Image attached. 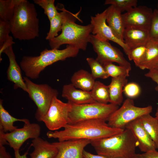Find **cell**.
<instances>
[{"label": "cell", "instance_id": "obj_29", "mask_svg": "<svg viewBox=\"0 0 158 158\" xmlns=\"http://www.w3.org/2000/svg\"><path fill=\"white\" fill-rule=\"evenodd\" d=\"M49 21L50 29L46 37V40L48 41L57 37L59 35V32L61 31L63 23L62 12H59Z\"/></svg>", "mask_w": 158, "mask_h": 158}, {"label": "cell", "instance_id": "obj_20", "mask_svg": "<svg viewBox=\"0 0 158 158\" xmlns=\"http://www.w3.org/2000/svg\"><path fill=\"white\" fill-rule=\"evenodd\" d=\"M31 146L34 148L30 154V158H54L58 150L52 143L38 137L33 139Z\"/></svg>", "mask_w": 158, "mask_h": 158}, {"label": "cell", "instance_id": "obj_36", "mask_svg": "<svg viewBox=\"0 0 158 158\" xmlns=\"http://www.w3.org/2000/svg\"><path fill=\"white\" fill-rule=\"evenodd\" d=\"M11 32L9 21L0 20V46L7 39Z\"/></svg>", "mask_w": 158, "mask_h": 158}, {"label": "cell", "instance_id": "obj_11", "mask_svg": "<svg viewBox=\"0 0 158 158\" xmlns=\"http://www.w3.org/2000/svg\"><path fill=\"white\" fill-rule=\"evenodd\" d=\"M89 42L97 54L96 59L102 64L109 62H116L119 66L131 70L130 63L125 58L123 54L117 48L112 46L108 41L100 40L91 34Z\"/></svg>", "mask_w": 158, "mask_h": 158}, {"label": "cell", "instance_id": "obj_13", "mask_svg": "<svg viewBox=\"0 0 158 158\" xmlns=\"http://www.w3.org/2000/svg\"><path fill=\"white\" fill-rule=\"evenodd\" d=\"M153 11L151 8L145 6L132 8L122 14L125 28L133 27L148 30Z\"/></svg>", "mask_w": 158, "mask_h": 158}, {"label": "cell", "instance_id": "obj_2", "mask_svg": "<svg viewBox=\"0 0 158 158\" xmlns=\"http://www.w3.org/2000/svg\"><path fill=\"white\" fill-rule=\"evenodd\" d=\"M62 11L63 23L61 34L49 41L51 49H59L63 44L72 46L78 49L85 50L89 42L93 27L91 24L82 25L76 23L80 11L73 14L64 7L57 9Z\"/></svg>", "mask_w": 158, "mask_h": 158}, {"label": "cell", "instance_id": "obj_19", "mask_svg": "<svg viewBox=\"0 0 158 158\" xmlns=\"http://www.w3.org/2000/svg\"><path fill=\"white\" fill-rule=\"evenodd\" d=\"M124 43L130 49L146 44L150 39L148 30L128 27L125 28L123 34Z\"/></svg>", "mask_w": 158, "mask_h": 158}, {"label": "cell", "instance_id": "obj_4", "mask_svg": "<svg viewBox=\"0 0 158 158\" xmlns=\"http://www.w3.org/2000/svg\"><path fill=\"white\" fill-rule=\"evenodd\" d=\"M13 37L20 40H29L39 36V20L34 4L23 1L15 8L9 21Z\"/></svg>", "mask_w": 158, "mask_h": 158}, {"label": "cell", "instance_id": "obj_44", "mask_svg": "<svg viewBox=\"0 0 158 158\" xmlns=\"http://www.w3.org/2000/svg\"><path fill=\"white\" fill-rule=\"evenodd\" d=\"M154 69L158 71V64L156 66V67Z\"/></svg>", "mask_w": 158, "mask_h": 158}, {"label": "cell", "instance_id": "obj_34", "mask_svg": "<svg viewBox=\"0 0 158 158\" xmlns=\"http://www.w3.org/2000/svg\"><path fill=\"white\" fill-rule=\"evenodd\" d=\"M148 32L150 38L158 40V10L157 9L153 11Z\"/></svg>", "mask_w": 158, "mask_h": 158}, {"label": "cell", "instance_id": "obj_16", "mask_svg": "<svg viewBox=\"0 0 158 158\" xmlns=\"http://www.w3.org/2000/svg\"><path fill=\"white\" fill-rule=\"evenodd\" d=\"M7 56L9 62L7 71L8 79L14 83V89L19 88L27 92V89L23 78H22L21 69L17 63L12 45H10L3 51Z\"/></svg>", "mask_w": 158, "mask_h": 158}, {"label": "cell", "instance_id": "obj_45", "mask_svg": "<svg viewBox=\"0 0 158 158\" xmlns=\"http://www.w3.org/2000/svg\"><path fill=\"white\" fill-rule=\"evenodd\" d=\"M157 10H158V4H157Z\"/></svg>", "mask_w": 158, "mask_h": 158}, {"label": "cell", "instance_id": "obj_26", "mask_svg": "<svg viewBox=\"0 0 158 158\" xmlns=\"http://www.w3.org/2000/svg\"><path fill=\"white\" fill-rule=\"evenodd\" d=\"M94 99L97 102L108 104L109 102V87L98 81H95L90 91Z\"/></svg>", "mask_w": 158, "mask_h": 158}, {"label": "cell", "instance_id": "obj_6", "mask_svg": "<svg viewBox=\"0 0 158 158\" xmlns=\"http://www.w3.org/2000/svg\"><path fill=\"white\" fill-rule=\"evenodd\" d=\"M71 104L72 109L68 115V124L93 119L106 121L119 108L118 106L112 104H103L97 102L80 105Z\"/></svg>", "mask_w": 158, "mask_h": 158}, {"label": "cell", "instance_id": "obj_10", "mask_svg": "<svg viewBox=\"0 0 158 158\" xmlns=\"http://www.w3.org/2000/svg\"><path fill=\"white\" fill-rule=\"evenodd\" d=\"M24 123L22 128H17L12 132L6 133L0 126V145L8 144L14 150H19L26 140L39 137L41 128L38 124L31 123L29 120Z\"/></svg>", "mask_w": 158, "mask_h": 158}, {"label": "cell", "instance_id": "obj_24", "mask_svg": "<svg viewBox=\"0 0 158 158\" xmlns=\"http://www.w3.org/2000/svg\"><path fill=\"white\" fill-rule=\"evenodd\" d=\"M139 119L158 149V118L148 114L141 116Z\"/></svg>", "mask_w": 158, "mask_h": 158}, {"label": "cell", "instance_id": "obj_22", "mask_svg": "<svg viewBox=\"0 0 158 158\" xmlns=\"http://www.w3.org/2000/svg\"><path fill=\"white\" fill-rule=\"evenodd\" d=\"M146 48L145 57L139 67L143 70L154 69L158 64V40L150 38Z\"/></svg>", "mask_w": 158, "mask_h": 158}, {"label": "cell", "instance_id": "obj_21", "mask_svg": "<svg viewBox=\"0 0 158 158\" xmlns=\"http://www.w3.org/2000/svg\"><path fill=\"white\" fill-rule=\"evenodd\" d=\"M126 78L124 76H119L111 78V82L108 85L110 103L119 106L123 102V88L128 83Z\"/></svg>", "mask_w": 158, "mask_h": 158}, {"label": "cell", "instance_id": "obj_32", "mask_svg": "<svg viewBox=\"0 0 158 158\" xmlns=\"http://www.w3.org/2000/svg\"><path fill=\"white\" fill-rule=\"evenodd\" d=\"M146 48V44L130 49L128 56L129 60L133 61L136 66L139 67L144 59Z\"/></svg>", "mask_w": 158, "mask_h": 158}, {"label": "cell", "instance_id": "obj_8", "mask_svg": "<svg viewBox=\"0 0 158 158\" xmlns=\"http://www.w3.org/2000/svg\"><path fill=\"white\" fill-rule=\"evenodd\" d=\"M23 79L27 93L37 107L35 117L45 115L54 97H57L58 91L47 84L35 83L26 76L24 77Z\"/></svg>", "mask_w": 158, "mask_h": 158}, {"label": "cell", "instance_id": "obj_30", "mask_svg": "<svg viewBox=\"0 0 158 158\" xmlns=\"http://www.w3.org/2000/svg\"><path fill=\"white\" fill-rule=\"evenodd\" d=\"M86 60L91 69V74L95 79L97 78L105 79L109 77L103 65L96 59L88 57Z\"/></svg>", "mask_w": 158, "mask_h": 158}, {"label": "cell", "instance_id": "obj_41", "mask_svg": "<svg viewBox=\"0 0 158 158\" xmlns=\"http://www.w3.org/2000/svg\"><path fill=\"white\" fill-rule=\"evenodd\" d=\"M0 158H12L4 145H0Z\"/></svg>", "mask_w": 158, "mask_h": 158}, {"label": "cell", "instance_id": "obj_9", "mask_svg": "<svg viewBox=\"0 0 158 158\" xmlns=\"http://www.w3.org/2000/svg\"><path fill=\"white\" fill-rule=\"evenodd\" d=\"M57 97L53 99L49 109L44 116L35 117L39 121H42L51 131L64 128L68 123V115L72 109V104L65 103Z\"/></svg>", "mask_w": 158, "mask_h": 158}, {"label": "cell", "instance_id": "obj_3", "mask_svg": "<svg viewBox=\"0 0 158 158\" xmlns=\"http://www.w3.org/2000/svg\"><path fill=\"white\" fill-rule=\"evenodd\" d=\"M97 154L110 158H132L138 143L130 130L108 137L91 141Z\"/></svg>", "mask_w": 158, "mask_h": 158}, {"label": "cell", "instance_id": "obj_39", "mask_svg": "<svg viewBox=\"0 0 158 158\" xmlns=\"http://www.w3.org/2000/svg\"><path fill=\"white\" fill-rule=\"evenodd\" d=\"M15 44L14 42L13 41V39L12 37L10 36L0 46V61L2 60V59L1 57L2 54L4 51L10 45Z\"/></svg>", "mask_w": 158, "mask_h": 158}, {"label": "cell", "instance_id": "obj_12", "mask_svg": "<svg viewBox=\"0 0 158 158\" xmlns=\"http://www.w3.org/2000/svg\"><path fill=\"white\" fill-rule=\"evenodd\" d=\"M90 24L93 27V35L100 40L111 41L117 44L123 48L128 56L129 49L123 42L115 36L106 23L105 10L94 16H91Z\"/></svg>", "mask_w": 158, "mask_h": 158}, {"label": "cell", "instance_id": "obj_38", "mask_svg": "<svg viewBox=\"0 0 158 158\" xmlns=\"http://www.w3.org/2000/svg\"><path fill=\"white\" fill-rule=\"evenodd\" d=\"M145 76L150 78L156 83L157 85L155 90L158 92V71L154 69L149 70V71L145 74Z\"/></svg>", "mask_w": 158, "mask_h": 158}, {"label": "cell", "instance_id": "obj_23", "mask_svg": "<svg viewBox=\"0 0 158 158\" xmlns=\"http://www.w3.org/2000/svg\"><path fill=\"white\" fill-rule=\"evenodd\" d=\"M88 71L80 69L74 73L71 78V84L75 87L86 91L92 90L95 81Z\"/></svg>", "mask_w": 158, "mask_h": 158}, {"label": "cell", "instance_id": "obj_25", "mask_svg": "<svg viewBox=\"0 0 158 158\" xmlns=\"http://www.w3.org/2000/svg\"><path fill=\"white\" fill-rule=\"evenodd\" d=\"M27 119H19L12 116L5 109L3 105V100H0V126L5 133L7 131L12 132L18 128L13 125L14 122L17 121L24 123L28 121Z\"/></svg>", "mask_w": 158, "mask_h": 158}, {"label": "cell", "instance_id": "obj_5", "mask_svg": "<svg viewBox=\"0 0 158 158\" xmlns=\"http://www.w3.org/2000/svg\"><path fill=\"white\" fill-rule=\"evenodd\" d=\"M79 50L67 45L63 49H45L37 56H24L20 63L21 69L26 76L32 79L37 78L41 72L46 67L60 61L74 57L78 54Z\"/></svg>", "mask_w": 158, "mask_h": 158}, {"label": "cell", "instance_id": "obj_28", "mask_svg": "<svg viewBox=\"0 0 158 158\" xmlns=\"http://www.w3.org/2000/svg\"><path fill=\"white\" fill-rule=\"evenodd\" d=\"M102 64L109 76L111 78L119 76L127 77L129 76L130 70L126 67L115 65L109 62H105Z\"/></svg>", "mask_w": 158, "mask_h": 158}, {"label": "cell", "instance_id": "obj_33", "mask_svg": "<svg viewBox=\"0 0 158 158\" xmlns=\"http://www.w3.org/2000/svg\"><path fill=\"white\" fill-rule=\"evenodd\" d=\"M137 0H106L104 5H113L118 9L121 12L129 11L137 6Z\"/></svg>", "mask_w": 158, "mask_h": 158}, {"label": "cell", "instance_id": "obj_43", "mask_svg": "<svg viewBox=\"0 0 158 158\" xmlns=\"http://www.w3.org/2000/svg\"><path fill=\"white\" fill-rule=\"evenodd\" d=\"M155 117L158 118V107L157 108L155 114Z\"/></svg>", "mask_w": 158, "mask_h": 158}, {"label": "cell", "instance_id": "obj_42", "mask_svg": "<svg viewBox=\"0 0 158 158\" xmlns=\"http://www.w3.org/2000/svg\"><path fill=\"white\" fill-rule=\"evenodd\" d=\"M28 154V151L25 152L23 154L21 155L19 153V150H14V156L15 158H27Z\"/></svg>", "mask_w": 158, "mask_h": 158}, {"label": "cell", "instance_id": "obj_7", "mask_svg": "<svg viewBox=\"0 0 158 158\" xmlns=\"http://www.w3.org/2000/svg\"><path fill=\"white\" fill-rule=\"evenodd\" d=\"M152 111L151 106L137 107L135 105L132 99L128 98L124 101L121 106L111 115L107 121V123L113 128L125 129L130 123L144 115L150 114Z\"/></svg>", "mask_w": 158, "mask_h": 158}, {"label": "cell", "instance_id": "obj_31", "mask_svg": "<svg viewBox=\"0 0 158 158\" xmlns=\"http://www.w3.org/2000/svg\"><path fill=\"white\" fill-rule=\"evenodd\" d=\"M34 3L41 7L50 21L59 12L54 5V0H34Z\"/></svg>", "mask_w": 158, "mask_h": 158}, {"label": "cell", "instance_id": "obj_27", "mask_svg": "<svg viewBox=\"0 0 158 158\" xmlns=\"http://www.w3.org/2000/svg\"><path fill=\"white\" fill-rule=\"evenodd\" d=\"M23 1L0 0V20L9 21L13 16L15 7Z\"/></svg>", "mask_w": 158, "mask_h": 158}, {"label": "cell", "instance_id": "obj_1", "mask_svg": "<svg viewBox=\"0 0 158 158\" xmlns=\"http://www.w3.org/2000/svg\"><path fill=\"white\" fill-rule=\"evenodd\" d=\"M61 130L48 132L49 138L57 139L59 141L71 140L86 139L90 141L111 136L122 132L124 129L111 127L106 121L93 119L67 124Z\"/></svg>", "mask_w": 158, "mask_h": 158}, {"label": "cell", "instance_id": "obj_18", "mask_svg": "<svg viewBox=\"0 0 158 158\" xmlns=\"http://www.w3.org/2000/svg\"><path fill=\"white\" fill-rule=\"evenodd\" d=\"M105 10L107 24L115 36L124 42L123 34L125 28L121 11L113 5H110Z\"/></svg>", "mask_w": 158, "mask_h": 158}, {"label": "cell", "instance_id": "obj_15", "mask_svg": "<svg viewBox=\"0 0 158 158\" xmlns=\"http://www.w3.org/2000/svg\"><path fill=\"white\" fill-rule=\"evenodd\" d=\"M131 131L138 143L140 150L144 152L156 150V146L141 123L139 118L126 127Z\"/></svg>", "mask_w": 158, "mask_h": 158}, {"label": "cell", "instance_id": "obj_17", "mask_svg": "<svg viewBox=\"0 0 158 158\" xmlns=\"http://www.w3.org/2000/svg\"><path fill=\"white\" fill-rule=\"evenodd\" d=\"M61 95L71 104L80 105L96 102L90 91L77 89L71 83L63 85Z\"/></svg>", "mask_w": 158, "mask_h": 158}, {"label": "cell", "instance_id": "obj_35", "mask_svg": "<svg viewBox=\"0 0 158 158\" xmlns=\"http://www.w3.org/2000/svg\"><path fill=\"white\" fill-rule=\"evenodd\" d=\"M141 92L140 86L134 82L127 83L124 87L123 92L128 98L132 99L138 97Z\"/></svg>", "mask_w": 158, "mask_h": 158}, {"label": "cell", "instance_id": "obj_37", "mask_svg": "<svg viewBox=\"0 0 158 158\" xmlns=\"http://www.w3.org/2000/svg\"><path fill=\"white\" fill-rule=\"evenodd\" d=\"M132 158H158V151L156 150L142 154H135Z\"/></svg>", "mask_w": 158, "mask_h": 158}, {"label": "cell", "instance_id": "obj_40", "mask_svg": "<svg viewBox=\"0 0 158 158\" xmlns=\"http://www.w3.org/2000/svg\"><path fill=\"white\" fill-rule=\"evenodd\" d=\"M83 158H110L98 154L95 155L85 150L83 152Z\"/></svg>", "mask_w": 158, "mask_h": 158}, {"label": "cell", "instance_id": "obj_14", "mask_svg": "<svg viewBox=\"0 0 158 158\" xmlns=\"http://www.w3.org/2000/svg\"><path fill=\"white\" fill-rule=\"evenodd\" d=\"M90 143V140L86 139L71 140L52 142L58 150L54 158H83L84 148Z\"/></svg>", "mask_w": 158, "mask_h": 158}]
</instances>
